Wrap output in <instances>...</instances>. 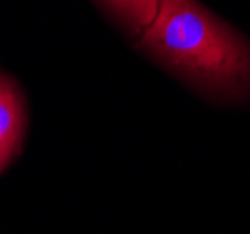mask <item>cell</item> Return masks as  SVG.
<instances>
[{
	"label": "cell",
	"mask_w": 250,
	"mask_h": 234,
	"mask_svg": "<svg viewBox=\"0 0 250 234\" xmlns=\"http://www.w3.org/2000/svg\"><path fill=\"white\" fill-rule=\"evenodd\" d=\"M138 47L209 96H250V42L196 0H161Z\"/></svg>",
	"instance_id": "obj_1"
},
{
	"label": "cell",
	"mask_w": 250,
	"mask_h": 234,
	"mask_svg": "<svg viewBox=\"0 0 250 234\" xmlns=\"http://www.w3.org/2000/svg\"><path fill=\"white\" fill-rule=\"evenodd\" d=\"M24 103L15 83L0 73V172L21 152L24 135Z\"/></svg>",
	"instance_id": "obj_2"
},
{
	"label": "cell",
	"mask_w": 250,
	"mask_h": 234,
	"mask_svg": "<svg viewBox=\"0 0 250 234\" xmlns=\"http://www.w3.org/2000/svg\"><path fill=\"white\" fill-rule=\"evenodd\" d=\"M131 34H140L153 23L161 0H99Z\"/></svg>",
	"instance_id": "obj_3"
}]
</instances>
